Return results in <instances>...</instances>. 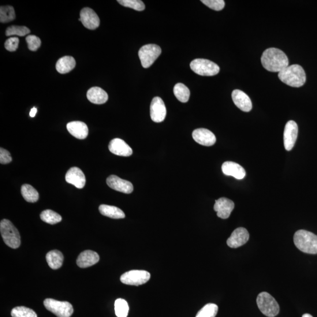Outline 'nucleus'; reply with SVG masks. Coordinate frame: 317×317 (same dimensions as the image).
I'll return each mask as SVG.
<instances>
[{"instance_id":"26","label":"nucleus","mask_w":317,"mask_h":317,"mask_svg":"<svg viewBox=\"0 0 317 317\" xmlns=\"http://www.w3.org/2000/svg\"><path fill=\"white\" fill-rule=\"evenodd\" d=\"M46 260L52 269L57 270L62 266L63 256L60 251L55 250L47 254Z\"/></svg>"},{"instance_id":"39","label":"nucleus","mask_w":317,"mask_h":317,"mask_svg":"<svg viewBox=\"0 0 317 317\" xmlns=\"http://www.w3.org/2000/svg\"><path fill=\"white\" fill-rule=\"evenodd\" d=\"M12 161V158L10 153L6 149L1 148L0 149V163L2 164H7Z\"/></svg>"},{"instance_id":"7","label":"nucleus","mask_w":317,"mask_h":317,"mask_svg":"<svg viewBox=\"0 0 317 317\" xmlns=\"http://www.w3.org/2000/svg\"><path fill=\"white\" fill-rule=\"evenodd\" d=\"M45 307L58 317H70L74 312L72 304L67 301H59L47 298L44 301Z\"/></svg>"},{"instance_id":"32","label":"nucleus","mask_w":317,"mask_h":317,"mask_svg":"<svg viewBox=\"0 0 317 317\" xmlns=\"http://www.w3.org/2000/svg\"><path fill=\"white\" fill-rule=\"evenodd\" d=\"M218 306L215 304H207L200 309L196 317H215L218 314Z\"/></svg>"},{"instance_id":"34","label":"nucleus","mask_w":317,"mask_h":317,"mask_svg":"<svg viewBox=\"0 0 317 317\" xmlns=\"http://www.w3.org/2000/svg\"><path fill=\"white\" fill-rule=\"evenodd\" d=\"M30 29L24 26L12 25L7 28L6 30L7 36H18L24 37L30 33Z\"/></svg>"},{"instance_id":"36","label":"nucleus","mask_w":317,"mask_h":317,"mask_svg":"<svg viewBox=\"0 0 317 317\" xmlns=\"http://www.w3.org/2000/svg\"><path fill=\"white\" fill-rule=\"evenodd\" d=\"M26 42L28 44V49L32 51H36L42 44L39 37L34 35L28 36L26 37Z\"/></svg>"},{"instance_id":"1","label":"nucleus","mask_w":317,"mask_h":317,"mask_svg":"<svg viewBox=\"0 0 317 317\" xmlns=\"http://www.w3.org/2000/svg\"><path fill=\"white\" fill-rule=\"evenodd\" d=\"M264 68L270 72L279 73L289 66V59L283 51L270 48L265 50L261 58Z\"/></svg>"},{"instance_id":"17","label":"nucleus","mask_w":317,"mask_h":317,"mask_svg":"<svg viewBox=\"0 0 317 317\" xmlns=\"http://www.w3.org/2000/svg\"><path fill=\"white\" fill-rule=\"evenodd\" d=\"M109 150L113 154L125 156H128L132 155V149L124 140L119 139V138H115L110 142L109 144Z\"/></svg>"},{"instance_id":"8","label":"nucleus","mask_w":317,"mask_h":317,"mask_svg":"<svg viewBox=\"0 0 317 317\" xmlns=\"http://www.w3.org/2000/svg\"><path fill=\"white\" fill-rule=\"evenodd\" d=\"M161 53V48L158 45L147 44L141 47L138 55L142 65L145 68H148L154 63Z\"/></svg>"},{"instance_id":"10","label":"nucleus","mask_w":317,"mask_h":317,"mask_svg":"<svg viewBox=\"0 0 317 317\" xmlns=\"http://www.w3.org/2000/svg\"><path fill=\"white\" fill-rule=\"evenodd\" d=\"M298 128L297 123L294 121H290L285 126L284 132V145L286 150H292L298 136Z\"/></svg>"},{"instance_id":"6","label":"nucleus","mask_w":317,"mask_h":317,"mask_svg":"<svg viewBox=\"0 0 317 317\" xmlns=\"http://www.w3.org/2000/svg\"><path fill=\"white\" fill-rule=\"evenodd\" d=\"M193 72L201 76H214L220 72V67L206 59H195L190 63Z\"/></svg>"},{"instance_id":"33","label":"nucleus","mask_w":317,"mask_h":317,"mask_svg":"<svg viewBox=\"0 0 317 317\" xmlns=\"http://www.w3.org/2000/svg\"><path fill=\"white\" fill-rule=\"evenodd\" d=\"M11 314L13 317H37L32 309L23 306L15 307L11 311Z\"/></svg>"},{"instance_id":"16","label":"nucleus","mask_w":317,"mask_h":317,"mask_svg":"<svg viewBox=\"0 0 317 317\" xmlns=\"http://www.w3.org/2000/svg\"><path fill=\"white\" fill-rule=\"evenodd\" d=\"M234 208L233 201L226 197H221L216 200L214 206V210L217 212L218 217L223 219L229 218Z\"/></svg>"},{"instance_id":"28","label":"nucleus","mask_w":317,"mask_h":317,"mask_svg":"<svg viewBox=\"0 0 317 317\" xmlns=\"http://www.w3.org/2000/svg\"><path fill=\"white\" fill-rule=\"evenodd\" d=\"M173 92L175 96L180 102L183 103L188 102L190 92L189 88L184 84L178 83L175 85Z\"/></svg>"},{"instance_id":"29","label":"nucleus","mask_w":317,"mask_h":317,"mask_svg":"<svg viewBox=\"0 0 317 317\" xmlns=\"http://www.w3.org/2000/svg\"><path fill=\"white\" fill-rule=\"evenodd\" d=\"M40 218L43 221L50 225H55L62 221L61 216L51 210L43 211L40 215Z\"/></svg>"},{"instance_id":"12","label":"nucleus","mask_w":317,"mask_h":317,"mask_svg":"<svg viewBox=\"0 0 317 317\" xmlns=\"http://www.w3.org/2000/svg\"><path fill=\"white\" fill-rule=\"evenodd\" d=\"M80 19L85 28L92 30L98 28L100 24L98 15L94 10L88 7H86L81 11Z\"/></svg>"},{"instance_id":"9","label":"nucleus","mask_w":317,"mask_h":317,"mask_svg":"<svg viewBox=\"0 0 317 317\" xmlns=\"http://www.w3.org/2000/svg\"><path fill=\"white\" fill-rule=\"evenodd\" d=\"M150 278L151 274L147 271L131 270L122 274L120 279L125 285L139 286L145 284Z\"/></svg>"},{"instance_id":"2","label":"nucleus","mask_w":317,"mask_h":317,"mask_svg":"<svg viewBox=\"0 0 317 317\" xmlns=\"http://www.w3.org/2000/svg\"><path fill=\"white\" fill-rule=\"evenodd\" d=\"M278 77L283 83L292 87H301L306 81V75L303 67L297 64L287 66L278 73Z\"/></svg>"},{"instance_id":"14","label":"nucleus","mask_w":317,"mask_h":317,"mask_svg":"<svg viewBox=\"0 0 317 317\" xmlns=\"http://www.w3.org/2000/svg\"><path fill=\"white\" fill-rule=\"evenodd\" d=\"M107 184L111 189L126 194L131 193L133 190L132 183L122 180L115 175H111L108 177L107 180Z\"/></svg>"},{"instance_id":"30","label":"nucleus","mask_w":317,"mask_h":317,"mask_svg":"<svg viewBox=\"0 0 317 317\" xmlns=\"http://www.w3.org/2000/svg\"><path fill=\"white\" fill-rule=\"evenodd\" d=\"M16 18V14L12 6H2L0 8V21L6 23L12 21Z\"/></svg>"},{"instance_id":"35","label":"nucleus","mask_w":317,"mask_h":317,"mask_svg":"<svg viewBox=\"0 0 317 317\" xmlns=\"http://www.w3.org/2000/svg\"><path fill=\"white\" fill-rule=\"evenodd\" d=\"M118 2L121 5L133 10L142 11L145 9V6L140 0H118Z\"/></svg>"},{"instance_id":"41","label":"nucleus","mask_w":317,"mask_h":317,"mask_svg":"<svg viewBox=\"0 0 317 317\" xmlns=\"http://www.w3.org/2000/svg\"><path fill=\"white\" fill-rule=\"evenodd\" d=\"M302 317H313L311 315L309 314H305Z\"/></svg>"},{"instance_id":"31","label":"nucleus","mask_w":317,"mask_h":317,"mask_svg":"<svg viewBox=\"0 0 317 317\" xmlns=\"http://www.w3.org/2000/svg\"><path fill=\"white\" fill-rule=\"evenodd\" d=\"M115 314L118 317H127L129 312V305L126 301L119 298L115 302Z\"/></svg>"},{"instance_id":"19","label":"nucleus","mask_w":317,"mask_h":317,"mask_svg":"<svg viewBox=\"0 0 317 317\" xmlns=\"http://www.w3.org/2000/svg\"><path fill=\"white\" fill-rule=\"evenodd\" d=\"M233 102L242 111L248 113L252 109V102L249 96L244 92L236 89L232 94Z\"/></svg>"},{"instance_id":"15","label":"nucleus","mask_w":317,"mask_h":317,"mask_svg":"<svg viewBox=\"0 0 317 317\" xmlns=\"http://www.w3.org/2000/svg\"><path fill=\"white\" fill-rule=\"evenodd\" d=\"M192 137L197 143L206 147H211L216 142L214 133L210 130L204 128H199L194 130Z\"/></svg>"},{"instance_id":"37","label":"nucleus","mask_w":317,"mask_h":317,"mask_svg":"<svg viewBox=\"0 0 317 317\" xmlns=\"http://www.w3.org/2000/svg\"><path fill=\"white\" fill-rule=\"evenodd\" d=\"M201 2L215 11L222 10L225 6V2L223 0H201Z\"/></svg>"},{"instance_id":"24","label":"nucleus","mask_w":317,"mask_h":317,"mask_svg":"<svg viewBox=\"0 0 317 317\" xmlns=\"http://www.w3.org/2000/svg\"><path fill=\"white\" fill-rule=\"evenodd\" d=\"M76 61L70 56H65L58 59L56 63V69L59 73L64 74L68 73L76 67Z\"/></svg>"},{"instance_id":"22","label":"nucleus","mask_w":317,"mask_h":317,"mask_svg":"<svg viewBox=\"0 0 317 317\" xmlns=\"http://www.w3.org/2000/svg\"><path fill=\"white\" fill-rule=\"evenodd\" d=\"M99 260L98 253L92 251H85L78 256L77 264L80 268H87L96 264Z\"/></svg>"},{"instance_id":"18","label":"nucleus","mask_w":317,"mask_h":317,"mask_svg":"<svg viewBox=\"0 0 317 317\" xmlns=\"http://www.w3.org/2000/svg\"><path fill=\"white\" fill-rule=\"evenodd\" d=\"M65 180L67 183L76 186L78 189L83 188L86 183L85 174L83 171L77 167H72L67 171Z\"/></svg>"},{"instance_id":"3","label":"nucleus","mask_w":317,"mask_h":317,"mask_svg":"<svg viewBox=\"0 0 317 317\" xmlns=\"http://www.w3.org/2000/svg\"><path fill=\"white\" fill-rule=\"evenodd\" d=\"M294 244L305 253L317 254V236L308 231L298 230L294 236Z\"/></svg>"},{"instance_id":"27","label":"nucleus","mask_w":317,"mask_h":317,"mask_svg":"<svg viewBox=\"0 0 317 317\" xmlns=\"http://www.w3.org/2000/svg\"><path fill=\"white\" fill-rule=\"evenodd\" d=\"M21 192L22 196L28 202L35 203L39 199V193L31 185L28 184L22 185Z\"/></svg>"},{"instance_id":"20","label":"nucleus","mask_w":317,"mask_h":317,"mask_svg":"<svg viewBox=\"0 0 317 317\" xmlns=\"http://www.w3.org/2000/svg\"><path fill=\"white\" fill-rule=\"evenodd\" d=\"M222 169L226 176L233 177L238 180H243L245 176V171L243 167L233 162H225L222 165Z\"/></svg>"},{"instance_id":"21","label":"nucleus","mask_w":317,"mask_h":317,"mask_svg":"<svg viewBox=\"0 0 317 317\" xmlns=\"http://www.w3.org/2000/svg\"><path fill=\"white\" fill-rule=\"evenodd\" d=\"M68 132L75 137L79 139H84L88 136V128L84 122L73 121L66 125Z\"/></svg>"},{"instance_id":"11","label":"nucleus","mask_w":317,"mask_h":317,"mask_svg":"<svg viewBox=\"0 0 317 317\" xmlns=\"http://www.w3.org/2000/svg\"><path fill=\"white\" fill-rule=\"evenodd\" d=\"M150 114L152 120L155 122H162L166 116V108L165 103L159 97H155L152 99L150 107Z\"/></svg>"},{"instance_id":"5","label":"nucleus","mask_w":317,"mask_h":317,"mask_svg":"<svg viewBox=\"0 0 317 317\" xmlns=\"http://www.w3.org/2000/svg\"><path fill=\"white\" fill-rule=\"evenodd\" d=\"M257 304L261 312L268 317H274L278 314L279 305L275 298L267 292H262L257 298Z\"/></svg>"},{"instance_id":"13","label":"nucleus","mask_w":317,"mask_h":317,"mask_svg":"<svg viewBox=\"0 0 317 317\" xmlns=\"http://www.w3.org/2000/svg\"><path fill=\"white\" fill-rule=\"evenodd\" d=\"M249 239L248 231L243 227H239L233 231L231 236L227 240L229 247L236 249L243 245Z\"/></svg>"},{"instance_id":"4","label":"nucleus","mask_w":317,"mask_h":317,"mask_svg":"<svg viewBox=\"0 0 317 317\" xmlns=\"http://www.w3.org/2000/svg\"><path fill=\"white\" fill-rule=\"evenodd\" d=\"M0 232L6 245L12 249H17L21 244L19 232L9 220L3 219L0 223Z\"/></svg>"},{"instance_id":"23","label":"nucleus","mask_w":317,"mask_h":317,"mask_svg":"<svg viewBox=\"0 0 317 317\" xmlns=\"http://www.w3.org/2000/svg\"><path fill=\"white\" fill-rule=\"evenodd\" d=\"M87 98L91 102L95 104H103L107 102V93L99 87H92L87 92Z\"/></svg>"},{"instance_id":"25","label":"nucleus","mask_w":317,"mask_h":317,"mask_svg":"<svg viewBox=\"0 0 317 317\" xmlns=\"http://www.w3.org/2000/svg\"><path fill=\"white\" fill-rule=\"evenodd\" d=\"M100 214L112 219H119L125 218V215L120 208L109 205L102 204L99 207Z\"/></svg>"},{"instance_id":"40","label":"nucleus","mask_w":317,"mask_h":317,"mask_svg":"<svg viewBox=\"0 0 317 317\" xmlns=\"http://www.w3.org/2000/svg\"><path fill=\"white\" fill-rule=\"evenodd\" d=\"M37 113V108L36 107H33L31 109L30 111V113H29V115H30L31 117L33 118L36 116Z\"/></svg>"},{"instance_id":"38","label":"nucleus","mask_w":317,"mask_h":317,"mask_svg":"<svg viewBox=\"0 0 317 317\" xmlns=\"http://www.w3.org/2000/svg\"><path fill=\"white\" fill-rule=\"evenodd\" d=\"M18 44H19V39L17 37H11L6 40L5 46L7 51L14 52L17 50Z\"/></svg>"}]
</instances>
